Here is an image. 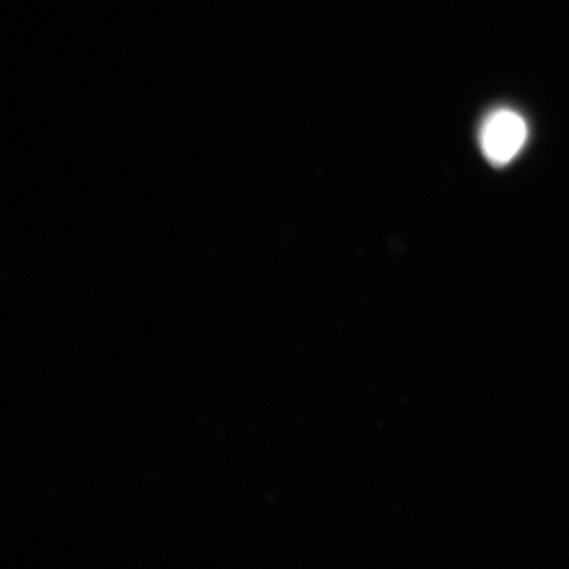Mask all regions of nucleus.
I'll list each match as a JSON object with an SVG mask.
<instances>
[{"instance_id": "nucleus-1", "label": "nucleus", "mask_w": 569, "mask_h": 569, "mask_svg": "<svg viewBox=\"0 0 569 569\" xmlns=\"http://www.w3.org/2000/svg\"><path fill=\"white\" fill-rule=\"evenodd\" d=\"M527 140V123L511 110L492 112L481 127V148L490 163L507 164Z\"/></svg>"}]
</instances>
